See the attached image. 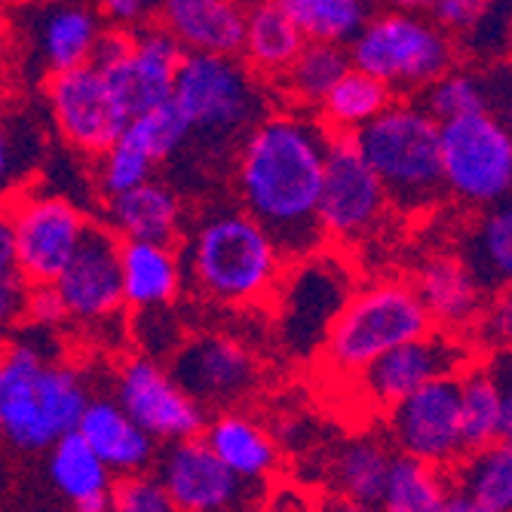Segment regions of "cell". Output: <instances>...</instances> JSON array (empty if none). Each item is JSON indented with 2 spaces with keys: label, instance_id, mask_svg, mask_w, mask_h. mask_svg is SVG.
Listing matches in <instances>:
<instances>
[{
  "label": "cell",
  "instance_id": "obj_43",
  "mask_svg": "<svg viewBox=\"0 0 512 512\" xmlns=\"http://www.w3.org/2000/svg\"><path fill=\"white\" fill-rule=\"evenodd\" d=\"M25 322H28V329L50 335L53 329H62V325L71 319H68V310L53 286H37V289H28Z\"/></svg>",
  "mask_w": 512,
  "mask_h": 512
},
{
  "label": "cell",
  "instance_id": "obj_4",
  "mask_svg": "<svg viewBox=\"0 0 512 512\" xmlns=\"http://www.w3.org/2000/svg\"><path fill=\"white\" fill-rule=\"evenodd\" d=\"M353 145L384 184L393 209L417 215L442 203L439 123L414 99H396L353 135Z\"/></svg>",
  "mask_w": 512,
  "mask_h": 512
},
{
  "label": "cell",
  "instance_id": "obj_5",
  "mask_svg": "<svg viewBox=\"0 0 512 512\" xmlns=\"http://www.w3.org/2000/svg\"><path fill=\"white\" fill-rule=\"evenodd\" d=\"M350 68L375 77L393 96H411L454 68L457 43L414 4L375 10L347 46Z\"/></svg>",
  "mask_w": 512,
  "mask_h": 512
},
{
  "label": "cell",
  "instance_id": "obj_35",
  "mask_svg": "<svg viewBox=\"0 0 512 512\" xmlns=\"http://www.w3.org/2000/svg\"><path fill=\"white\" fill-rule=\"evenodd\" d=\"M451 479L421 460L396 454L378 500V512H445Z\"/></svg>",
  "mask_w": 512,
  "mask_h": 512
},
{
  "label": "cell",
  "instance_id": "obj_29",
  "mask_svg": "<svg viewBox=\"0 0 512 512\" xmlns=\"http://www.w3.org/2000/svg\"><path fill=\"white\" fill-rule=\"evenodd\" d=\"M393 457H396L393 448L375 433L347 439L329 463V479H332L335 497L378 506Z\"/></svg>",
  "mask_w": 512,
  "mask_h": 512
},
{
  "label": "cell",
  "instance_id": "obj_32",
  "mask_svg": "<svg viewBox=\"0 0 512 512\" xmlns=\"http://www.w3.org/2000/svg\"><path fill=\"white\" fill-rule=\"evenodd\" d=\"M460 261L473 270L485 292H506L512 276V209L509 203L485 209L476 221Z\"/></svg>",
  "mask_w": 512,
  "mask_h": 512
},
{
  "label": "cell",
  "instance_id": "obj_31",
  "mask_svg": "<svg viewBox=\"0 0 512 512\" xmlns=\"http://www.w3.org/2000/svg\"><path fill=\"white\" fill-rule=\"evenodd\" d=\"M46 479L71 503V509L108 497L114 488V476L108 473V467L89 451V445L77 433L62 436L46 451Z\"/></svg>",
  "mask_w": 512,
  "mask_h": 512
},
{
  "label": "cell",
  "instance_id": "obj_19",
  "mask_svg": "<svg viewBox=\"0 0 512 512\" xmlns=\"http://www.w3.org/2000/svg\"><path fill=\"white\" fill-rule=\"evenodd\" d=\"M154 463L175 512H234L246 494V485L221 467L200 436L166 445Z\"/></svg>",
  "mask_w": 512,
  "mask_h": 512
},
{
  "label": "cell",
  "instance_id": "obj_12",
  "mask_svg": "<svg viewBox=\"0 0 512 512\" xmlns=\"http://www.w3.org/2000/svg\"><path fill=\"white\" fill-rule=\"evenodd\" d=\"M273 298L279 338L295 356H310L325 344L332 322L350 298L347 267L322 255L295 261L292 273L279 279Z\"/></svg>",
  "mask_w": 512,
  "mask_h": 512
},
{
  "label": "cell",
  "instance_id": "obj_42",
  "mask_svg": "<svg viewBox=\"0 0 512 512\" xmlns=\"http://www.w3.org/2000/svg\"><path fill=\"white\" fill-rule=\"evenodd\" d=\"M417 10L457 43V37H467L482 22L488 4H476V0H433V4H424Z\"/></svg>",
  "mask_w": 512,
  "mask_h": 512
},
{
  "label": "cell",
  "instance_id": "obj_30",
  "mask_svg": "<svg viewBox=\"0 0 512 512\" xmlns=\"http://www.w3.org/2000/svg\"><path fill=\"white\" fill-rule=\"evenodd\" d=\"M396 102L393 92L356 68H350L319 102L313 117L325 132L335 135H356L362 126H368L375 117H381Z\"/></svg>",
  "mask_w": 512,
  "mask_h": 512
},
{
  "label": "cell",
  "instance_id": "obj_38",
  "mask_svg": "<svg viewBox=\"0 0 512 512\" xmlns=\"http://www.w3.org/2000/svg\"><path fill=\"white\" fill-rule=\"evenodd\" d=\"M120 138L129 142L135 151H142L154 166H160L191 142V126L181 117L175 102H166L132 117Z\"/></svg>",
  "mask_w": 512,
  "mask_h": 512
},
{
  "label": "cell",
  "instance_id": "obj_34",
  "mask_svg": "<svg viewBox=\"0 0 512 512\" xmlns=\"http://www.w3.org/2000/svg\"><path fill=\"white\" fill-rule=\"evenodd\" d=\"M279 7L298 28L304 43H329L344 50L375 13V7L362 0H279Z\"/></svg>",
  "mask_w": 512,
  "mask_h": 512
},
{
  "label": "cell",
  "instance_id": "obj_45",
  "mask_svg": "<svg viewBox=\"0 0 512 512\" xmlns=\"http://www.w3.org/2000/svg\"><path fill=\"white\" fill-rule=\"evenodd\" d=\"M99 16L108 28H120V31H135L148 22H154L157 7L145 4V0H108V4L99 7Z\"/></svg>",
  "mask_w": 512,
  "mask_h": 512
},
{
  "label": "cell",
  "instance_id": "obj_21",
  "mask_svg": "<svg viewBox=\"0 0 512 512\" xmlns=\"http://www.w3.org/2000/svg\"><path fill=\"white\" fill-rule=\"evenodd\" d=\"M154 19L175 37L184 53L240 59L246 4H234V0H166L157 7Z\"/></svg>",
  "mask_w": 512,
  "mask_h": 512
},
{
  "label": "cell",
  "instance_id": "obj_36",
  "mask_svg": "<svg viewBox=\"0 0 512 512\" xmlns=\"http://www.w3.org/2000/svg\"><path fill=\"white\" fill-rule=\"evenodd\" d=\"M448 479L451 488L470 494L473 500L497 512H512V445L497 442L467 454L448 473Z\"/></svg>",
  "mask_w": 512,
  "mask_h": 512
},
{
  "label": "cell",
  "instance_id": "obj_8",
  "mask_svg": "<svg viewBox=\"0 0 512 512\" xmlns=\"http://www.w3.org/2000/svg\"><path fill=\"white\" fill-rule=\"evenodd\" d=\"M439 160L445 194L454 200L494 209L512 188V135L500 114H473L439 123Z\"/></svg>",
  "mask_w": 512,
  "mask_h": 512
},
{
  "label": "cell",
  "instance_id": "obj_37",
  "mask_svg": "<svg viewBox=\"0 0 512 512\" xmlns=\"http://www.w3.org/2000/svg\"><path fill=\"white\" fill-rule=\"evenodd\" d=\"M414 102L436 123H451L473 114H494L488 77L470 68H451L436 83H430Z\"/></svg>",
  "mask_w": 512,
  "mask_h": 512
},
{
  "label": "cell",
  "instance_id": "obj_39",
  "mask_svg": "<svg viewBox=\"0 0 512 512\" xmlns=\"http://www.w3.org/2000/svg\"><path fill=\"white\" fill-rule=\"evenodd\" d=\"M40 154L43 142L37 129L25 117H7L0 111V203L25 188Z\"/></svg>",
  "mask_w": 512,
  "mask_h": 512
},
{
  "label": "cell",
  "instance_id": "obj_20",
  "mask_svg": "<svg viewBox=\"0 0 512 512\" xmlns=\"http://www.w3.org/2000/svg\"><path fill=\"white\" fill-rule=\"evenodd\" d=\"M414 295L424 304L433 329L460 335L485 313V289L460 255H433L414 276Z\"/></svg>",
  "mask_w": 512,
  "mask_h": 512
},
{
  "label": "cell",
  "instance_id": "obj_16",
  "mask_svg": "<svg viewBox=\"0 0 512 512\" xmlns=\"http://www.w3.org/2000/svg\"><path fill=\"white\" fill-rule=\"evenodd\" d=\"M43 92L56 129L74 151L86 157H102L111 145H117L129 123L96 65L46 77Z\"/></svg>",
  "mask_w": 512,
  "mask_h": 512
},
{
  "label": "cell",
  "instance_id": "obj_50",
  "mask_svg": "<svg viewBox=\"0 0 512 512\" xmlns=\"http://www.w3.org/2000/svg\"><path fill=\"white\" fill-rule=\"evenodd\" d=\"M322 512H378V506H371V503H353V500H341L335 497L329 506H325Z\"/></svg>",
  "mask_w": 512,
  "mask_h": 512
},
{
  "label": "cell",
  "instance_id": "obj_46",
  "mask_svg": "<svg viewBox=\"0 0 512 512\" xmlns=\"http://www.w3.org/2000/svg\"><path fill=\"white\" fill-rule=\"evenodd\" d=\"M479 322L485 325V332H491V335H494L491 341L506 344V341H509V335H512V307H509V292H500V298H497V301H491V307H485V313H482V319H479Z\"/></svg>",
  "mask_w": 512,
  "mask_h": 512
},
{
  "label": "cell",
  "instance_id": "obj_18",
  "mask_svg": "<svg viewBox=\"0 0 512 512\" xmlns=\"http://www.w3.org/2000/svg\"><path fill=\"white\" fill-rule=\"evenodd\" d=\"M62 298L68 319L102 325L123 310L120 292V240L111 230L92 218L86 237L68 267L53 283Z\"/></svg>",
  "mask_w": 512,
  "mask_h": 512
},
{
  "label": "cell",
  "instance_id": "obj_41",
  "mask_svg": "<svg viewBox=\"0 0 512 512\" xmlns=\"http://www.w3.org/2000/svg\"><path fill=\"white\" fill-rule=\"evenodd\" d=\"M111 512H175V506L154 473H138L114 479Z\"/></svg>",
  "mask_w": 512,
  "mask_h": 512
},
{
  "label": "cell",
  "instance_id": "obj_2",
  "mask_svg": "<svg viewBox=\"0 0 512 512\" xmlns=\"http://www.w3.org/2000/svg\"><path fill=\"white\" fill-rule=\"evenodd\" d=\"M43 332L0 341V442L22 454H46L77 430L89 402L80 371L53 356Z\"/></svg>",
  "mask_w": 512,
  "mask_h": 512
},
{
  "label": "cell",
  "instance_id": "obj_3",
  "mask_svg": "<svg viewBox=\"0 0 512 512\" xmlns=\"http://www.w3.org/2000/svg\"><path fill=\"white\" fill-rule=\"evenodd\" d=\"M181 267L203 298L224 307L270 301L286 273V261L273 240L243 209L206 215L191 230Z\"/></svg>",
  "mask_w": 512,
  "mask_h": 512
},
{
  "label": "cell",
  "instance_id": "obj_10",
  "mask_svg": "<svg viewBox=\"0 0 512 512\" xmlns=\"http://www.w3.org/2000/svg\"><path fill=\"white\" fill-rule=\"evenodd\" d=\"M13 227V255L16 273L28 289L53 286L80 249L92 218L68 197L28 191V184L4 200Z\"/></svg>",
  "mask_w": 512,
  "mask_h": 512
},
{
  "label": "cell",
  "instance_id": "obj_23",
  "mask_svg": "<svg viewBox=\"0 0 512 512\" xmlns=\"http://www.w3.org/2000/svg\"><path fill=\"white\" fill-rule=\"evenodd\" d=\"M123 243L175 246L184 230V203L172 184L151 178L142 188L105 200V221Z\"/></svg>",
  "mask_w": 512,
  "mask_h": 512
},
{
  "label": "cell",
  "instance_id": "obj_28",
  "mask_svg": "<svg viewBox=\"0 0 512 512\" xmlns=\"http://www.w3.org/2000/svg\"><path fill=\"white\" fill-rule=\"evenodd\" d=\"M304 50V37L289 22V16L279 7V0H264V4L246 7V31L240 62L261 80L279 83L292 68L298 53Z\"/></svg>",
  "mask_w": 512,
  "mask_h": 512
},
{
  "label": "cell",
  "instance_id": "obj_27",
  "mask_svg": "<svg viewBox=\"0 0 512 512\" xmlns=\"http://www.w3.org/2000/svg\"><path fill=\"white\" fill-rule=\"evenodd\" d=\"M105 31V22L96 7L62 4L46 7L37 19L34 43L46 74H65L92 62L96 43Z\"/></svg>",
  "mask_w": 512,
  "mask_h": 512
},
{
  "label": "cell",
  "instance_id": "obj_49",
  "mask_svg": "<svg viewBox=\"0 0 512 512\" xmlns=\"http://www.w3.org/2000/svg\"><path fill=\"white\" fill-rule=\"evenodd\" d=\"M445 512H497V509H491V506L473 500L470 494H463V491L451 488L448 497H445Z\"/></svg>",
  "mask_w": 512,
  "mask_h": 512
},
{
  "label": "cell",
  "instance_id": "obj_14",
  "mask_svg": "<svg viewBox=\"0 0 512 512\" xmlns=\"http://www.w3.org/2000/svg\"><path fill=\"white\" fill-rule=\"evenodd\" d=\"M473 350L460 335H448L433 329L427 338L408 341L390 353H384L378 362H371L362 375L353 378L356 393L371 405L390 411L411 393H417L427 384L457 378L473 362Z\"/></svg>",
  "mask_w": 512,
  "mask_h": 512
},
{
  "label": "cell",
  "instance_id": "obj_48",
  "mask_svg": "<svg viewBox=\"0 0 512 512\" xmlns=\"http://www.w3.org/2000/svg\"><path fill=\"white\" fill-rule=\"evenodd\" d=\"M0 273H16V255H13V227L7 218V209L0 203Z\"/></svg>",
  "mask_w": 512,
  "mask_h": 512
},
{
  "label": "cell",
  "instance_id": "obj_13",
  "mask_svg": "<svg viewBox=\"0 0 512 512\" xmlns=\"http://www.w3.org/2000/svg\"><path fill=\"white\" fill-rule=\"evenodd\" d=\"M111 399L157 445L197 439L209 421L206 411L175 384L169 368L151 356H132L117 368Z\"/></svg>",
  "mask_w": 512,
  "mask_h": 512
},
{
  "label": "cell",
  "instance_id": "obj_26",
  "mask_svg": "<svg viewBox=\"0 0 512 512\" xmlns=\"http://www.w3.org/2000/svg\"><path fill=\"white\" fill-rule=\"evenodd\" d=\"M184 289L181 252L157 243H123L120 240V292L123 307L163 310Z\"/></svg>",
  "mask_w": 512,
  "mask_h": 512
},
{
  "label": "cell",
  "instance_id": "obj_17",
  "mask_svg": "<svg viewBox=\"0 0 512 512\" xmlns=\"http://www.w3.org/2000/svg\"><path fill=\"white\" fill-rule=\"evenodd\" d=\"M169 375L203 411L230 408L255 393L261 365L230 335H194L175 347Z\"/></svg>",
  "mask_w": 512,
  "mask_h": 512
},
{
  "label": "cell",
  "instance_id": "obj_33",
  "mask_svg": "<svg viewBox=\"0 0 512 512\" xmlns=\"http://www.w3.org/2000/svg\"><path fill=\"white\" fill-rule=\"evenodd\" d=\"M350 71V56L344 46L329 43H304V50L292 62V68L276 83V89L301 111L313 114L329 89Z\"/></svg>",
  "mask_w": 512,
  "mask_h": 512
},
{
  "label": "cell",
  "instance_id": "obj_25",
  "mask_svg": "<svg viewBox=\"0 0 512 512\" xmlns=\"http://www.w3.org/2000/svg\"><path fill=\"white\" fill-rule=\"evenodd\" d=\"M200 439L221 460V467L243 485L264 482L279 467L276 436L249 414L221 411L218 417L206 421Z\"/></svg>",
  "mask_w": 512,
  "mask_h": 512
},
{
  "label": "cell",
  "instance_id": "obj_40",
  "mask_svg": "<svg viewBox=\"0 0 512 512\" xmlns=\"http://www.w3.org/2000/svg\"><path fill=\"white\" fill-rule=\"evenodd\" d=\"M96 160H99V191L105 200L129 194L148 184L151 178H157V166L142 151H135L129 142H123V138H117V145H111Z\"/></svg>",
  "mask_w": 512,
  "mask_h": 512
},
{
  "label": "cell",
  "instance_id": "obj_7",
  "mask_svg": "<svg viewBox=\"0 0 512 512\" xmlns=\"http://www.w3.org/2000/svg\"><path fill=\"white\" fill-rule=\"evenodd\" d=\"M172 102L188 120L191 135L206 138H243L270 114L264 83L234 56L184 53Z\"/></svg>",
  "mask_w": 512,
  "mask_h": 512
},
{
  "label": "cell",
  "instance_id": "obj_1",
  "mask_svg": "<svg viewBox=\"0 0 512 512\" xmlns=\"http://www.w3.org/2000/svg\"><path fill=\"white\" fill-rule=\"evenodd\" d=\"M329 132L313 114L270 111L237 148L240 209L264 230L286 264L322 252L316 221Z\"/></svg>",
  "mask_w": 512,
  "mask_h": 512
},
{
  "label": "cell",
  "instance_id": "obj_24",
  "mask_svg": "<svg viewBox=\"0 0 512 512\" xmlns=\"http://www.w3.org/2000/svg\"><path fill=\"white\" fill-rule=\"evenodd\" d=\"M460 436L467 454L512 439V393L509 365L497 378L494 365H470L457 375Z\"/></svg>",
  "mask_w": 512,
  "mask_h": 512
},
{
  "label": "cell",
  "instance_id": "obj_47",
  "mask_svg": "<svg viewBox=\"0 0 512 512\" xmlns=\"http://www.w3.org/2000/svg\"><path fill=\"white\" fill-rule=\"evenodd\" d=\"M264 512H322L316 506V500L310 494H304L301 488L295 485H283V488H276L267 500V509Z\"/></svg>",
  "mask_w": 512,
  "mask_h": 512
},
{
  "label": "cell",
  "instance_id": "obj_15",
  "mask_svg": "<svg viewBox=\"0 0 512 512\" xmlns=\"http://www.w3.org/2000/svg\"><path fill=\"white\" fill-rule=\"evenodd\" d=\"M387 433L393 454L421 460L433 470L451 473L467 457L460 436L457 378L427 384L387 411Z\"/></svg>",
  "mask_w": 512,
  "mask_h": 512
},
{
  "label": "cell",
  "instance_id": "obj_11",
  "mask_svg": "<svg viewBox=\"0 0 512 512\" xmlns=\"http://www.w3.org/2000/svg\"><path fill=\"white\" fill-rule=\"evenodd\" d=\"M390 200L378 175L359 157L353 135L329 132L325 142V169L322 191L316 206V221L322 240L332 243H356L365 240L387 215Z\"/></svg>",
  "mask_w": 512,
  "mask_h": 512
},
{
  "label": "cell",
  "instance_id": "obj_9",
  "mask_svg": "<svg viewBox=\"0 0 512 512\" xmlns=\"http://www.w3.org/2000/svg\"><path fill=\"white\" fill-rule=\"evenodd\" d=\"M181 59L184 50L154 19L135 31H120L105 25L89 65H96L102 71L114 99L132 120L157 105L172 102L175 71Z\"/></svg>",
  "mask_w": 512,
  "mask_h": 512
},
{
  "label": "cell",
  "instance_id": "obj_22",
  "mask_svg": "<svg viewBox=\"0 0 512 512\" xmlns=\"http://www.w3.org/2000/svg\"><path fill=\"white\" fill-rule=\"evenodd\" d=\"M74 433L117 479L151 473L160 454V445L138 430L111 396H89Z\"/></svg>",
  "mask_w": 512,
  "mask_h": 512
},
{
  "label": "cell",
  "instance_id": "obj_6",
  "mask_svg": "<svg viewBox=\"0 0 512 512\" xmlns=\"http://www.w3.org/2000/svg\"><path fill=\"white\" fill-rule=\"evenodd\" d=\"M430 332L433 322L424 304L417 301L411 283L387 279V283H371L350 292L329 335H325L322 359L332 375L353 381L384 353L408 341L427 338Z\"/></svg>",
  "mask_w": 512,
  "mask_h": 512
},
{
  "label": "cell",
  "instance_id": "obj_44",
  "mask_svg": "<svg viewBox=\"0 0 512 512\" xmlns=\"http://www.w3.org/2000/svg\"><path fill=\"white\" fill-rule=\"evenodd\" d=\"M28 283L19 273H0V341L25 322Z\"/></svg>",
  "mask_w": 512,
  "mask_h": 512
}]
</instances>
